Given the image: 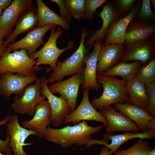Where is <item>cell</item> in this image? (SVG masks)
Segmentation results:
<instances>
[{"mask_svg": "<svg viewBox=\"0 0 155 155\" xmlns=\"http://www.w3.org/2000/svg\"><path fill=\"white\" fill-rule=\"evenodd\" d=\"M11 116L8 115L0 121V126L7 124L9 121ZM10 139L9 135L6 134L5 140H3L0 139V152L2 153L5 152L6 154L12 155L11 150L10 148L9 142Z\"/></svg>", "mask_w": 155, "mask_h": 155, "instance_id": "e575fe53", "label": "cell"}, {"mask_svg": "<svg viewBox=\"0 0 155 155\" xmlns=\"http://www.w3.org/2000/svg\"><path fill=\"white\" fill-rule=\"evenodd\" d=\"M19 20L15 29L5 41L7 46L13 42L19 34L35 28L37 25V11L30 7L23 13Z\"/></svg>", "mask_w": 155, "mask_h": 155, "instance_id": "d4e9b609", "label": "cell"}, {"mask_svg": "<svg viewBox=\"0 0 155 155\" xmlns=\"http://www.w3.org/2000/svg\"><path fill=\"white\" fill-rule=\"evenodd\" d=\"M151 3L154 9V12L155 11V0H151Z\"/></svg>", "mask_w": 155, "mask_h": 155, "instance_id": "b9f144b4", "label": "cell"}, {"mask_svg": "<svg viewBox=\"0 0 155 155\" xmlns=\"http://www.w3.org/2000/svg\"><path fill=\"white\" fill-rule=\"evenodd\" d=\"M98 16L102 20V24L98 30L91 31L88 34L84 42L85 46L87 47L100 39H104L105 35L110 26L117 19L122 17L121 13L113 3L108 2L106 3Z\"/></svg>", "mask_w": 155, "mask_h": 155, "instance_id": "ac0fdd59", "label": "cell"}, {"mask_svg": "<svg viewBox=\"0 0 155 155\" xmlns=\"http://www.w3.org/2000/svg\"><path fill=\"white\" fill-rule=\"evenodd\" d=\"M109 152V150L105 146L101 148V151L99 155H112Z\"/></svg>", "mask_w": 155, "mask_h": 155, "instance_id": "ab89813d", "label": "cell"}, {"mask_svg": "<svg viewBox=\"0 0 155 155\" xmlns=\"http://www.w3.org/2000/svg\"><path fill=\"white\" fill-rule=\"evenodd\" d=\"M148 155H155V149H153L150 152Z\"/></svg>", "mask_w": 155, "mask_h": 155, "instance_id": "60d3db41", "label": "cell"}, {"mask_svg": "<svg viewBox=\"0 0 155 155\" xmlns=\"http://www.w3.org/2000/svg\"><path fill=\"white\" fill-rule=\"evenodd\" d=\"M103 127L102 125L95 127L89 126L86 121L60 129L48 127L44 138L64 148L74 144L85 145L86 146L92 139L91 135L99 132Z\"/></svg>", "mask_w": 155, "mask_h": 155, "instance_id": "6da1fadb", "label": "cell"}, {"mask_svg": "<svg viewBox=\"0 0 155 155\" xmlns=\"http://www.w3.org/2000/svg\"><path fill=\"white\" fill-rule=\"evenodd\" d=\"M114 107L135 123L143 133L149 130L155 131V118L146 110L127 102L114 104Z\"/></svg>", "mask_w": 155, "mask_h": 155, "instance_id": "9a60e30c", "label": "cell"}, {"mask_svg": "<svg viewBox=\"0 0 155 155\" xmlns=\"http://www.w3.org/2000/svg\"><path fill=\"white\" fill-rule=\"evenodd\" d=\"M105 139L111 141L110 144H107L106 146L110 153L112 154L117 151L120 146L126 142L134 138L149 139L155 138V131L149 130L144 133H135L126 132L121 134L113 135L106 133L103 135Z\"/></svg>", "mask_w": 155, "mask_h": 155, "instance_id": "484cf974", "label": "cell"}, {"mask_svg": "<svg viewBox=\"0 0 155 155\" xmlns=\"http://www.w3.org/2000/svg\"><path fill=\"white\" fill-rule=\"evenodd\" d=\"M4 38L0 34V58L7 48L5 41L3 40Z\"/></svg>", "mask_w": 155, "mask_h": 155, "instance_id": "74e56055", "label": "cell"}, {"mask_svg": "<svg viewBox=\"0 0 155 155\" xmlns=\"http://www.w3.org/2000/svg\"><path fill=\"white\" fill-rule=\"evenodd\" d=\"M155 34L154 22H142L134 18L126 30L124 44L127 45L138 41L153 38Z\"/></svg>", "mask_w": 155, "mask_h": 155, "instance_id": "7402d4cb", "label": "cell"}, {"mask_svg": "<svg viewBox=\"0 0 155 155\" xmlns=\"http://www.w3.org/2000/svg\"><path fill=\"white\" fill-rule=\"evenodd\" d=\"M148 96V103L146 111L155 118V81L146 87Z\"/></svg>", "mask_w": 155, "mask_h": 155, "instance_id": "d6a6232c", "label": "cell"}, {"mask_svg": "<svg viewBox=\"0 0 155 155\" xmlns=\"http://www.w3.org/2000/svg\"><path fill=\"white\" fill-rule=\"evenodd\" d=\"M84 74L77 73L63 81L55 82L48 86L53 94L58 93L64 97L69 103L72 111L75 109L81 85L84 82Z\"/></svg>", "mask_w": 155, "mask_h": 155, "instance_id": "30bf717a", "label": "cell"}, {"mask_svg": "<svg viewBox=\"0 0 155 155\" xmlns=\"http://www.w3.org/2000/svg\"><path fill=\"white\" fill-rule=\"evenodd\" d=\"M36 60L30 58L24 49L11 53L7 47L0 58V75L5 72L26 76L36 75Z\"/></svg>", "mask_w": 155, "mask_h": 155, "instance_id": "277c9868", "label": "cell"}, {"mask_svg": "<svg viewBox=\"0 0 155 155\" xmlns=\"http://www.w3.org/2000/svg\"><path fill=\"white\" fill-rule=\"evenodd\" d=\"M0 155H7V154H3L1 153L0 152Z\"/></svg>", "mask_w": 155, "mask_h": 155, "instance_id": "ee69618b", "label": "cell"}, {"mask_svg": "<svg viewBox=\"0 0 155 155\" xmlns=\"http://www.w3.org/2000/svg\"><path fill=\"white\" fill-rule=\"evenodd\" d=\"M67 8L72 17L76 20L82 18L84 14L86 0H63Z\"/></svg>", "mask_w": 155, "mask_h": 155, "instance_id": "f546056e", "label": "cell"}, {"mask_svg": "<svg viewBox=\"0 0 155 155\" xmlns=\"http://www.w3.org/2000/svg\"><path fill=\"white\" fill-rule=\"evenodd\" d=\"M137 1L136 0H117L113 2L121 13L122 17H124L129 13V11Z\"/></svg>", "mask_w": 155, "mask_h": 155, "instance_id": "836d02e7", "label": "cell"}, {"mask_svg": "<svg viewBox=\"0 0 155 155\" xmlns=\"http://www.w3.org/2000/svg\"><path fill=\"white\" fill-rule=\"evenodd\" d=\"M81 40L80 45L75 51L70 56L62 62L57 61L56 68L49 74L47 79L51 84L61 81L66 76L77 73H84L85 59L89 50L94 46V42L86 48L84 46L85 38L88 34V29L81 26Z\"/></svg>", "mask_w": 155, "mask_h": 155, "instance_id": "7a4b0ae2", "label": "cell"}, {"mask_svg": "<svg viewBox=\"0 0 155 155\" xmlns=\"http://www.w3.org/2000/svg\"><path fill=\"white\" fill-rule=\"evenodd\" d=\"M89 91L88 89L83 90V96L80 104L77 108L67 116L64 122L65 124L71 123L75 125L83 121L92 120L101 122L106 127L107 125L108 121L106 119L96 110L90 102Z\"/></svg>", "mask_w": 155, "mask_h": 155, "instance_id": "9c48e42d", "label": "cell"}, {"mask_svg": "<svg viewBox=\"0 0 155 155\" xmlns=\"http://www.w3.org/2000/svg\"><path fill=\"white\" fill-rule=\"evenodd\" d=\"M6 125L7 133L10 137L9 146L14 155H27L23 150V146L33 143H25V140L31 135L37 136L36 132L34 131L26 129L21 126L17 115L11 116L9 123Z\"/></svg>", "mask_w": 155, "mask_h": 155, "instance_id": "5bb4252c", "label": "cell"}, {"mask_svg": "<svg viewBox=\"0 0 155 155\" xmlns=\"http://www.w3.org/2000/svg\"><path fill=\"white\" fill-rule=\"evenodd\" d=\"M99 112L108 121L105 129L106 133L112 134L118 131L140 133V129L135 123L111 106L100 110Z\"/></svg>", "mask_w": 155, "mask_h": 155, "instance_id": "2e32d148", "label": "cell"}, {"mask_svg": "<svg viewBox=\"0 0 155 155\" xmlns=\"http://www.w3.org/2000/svg\"><path fill=\"white\" fill-rule=\"evenodd\" d=\"M51 110L48 101L45 100L38 104L35 108L34 114L30 120L22 122V127L35 131L39 138H44L47 127L51 123Z\"/></svg>", "mask_w": 155, "mask_h": 155, "instance_id": "d6986e66", "label": "cell"}, {"mask_svg": "<svg viewBox=\"0 0 155 155\" xmlns=\"http://www.w3.org/2000/svg\"><path fill=\"white\" fill-rule=\"evenodd\" d=\"M35 82L26 88L22 96L14 97L11 108L16 113L33 116L36 106L46 100V97L41 95L40 78H38Z\"/></svg>", "mask_w": 155, "mask_h": 155, "instance_id": "8992f818", "label": "cell"}, {"mask_svg": "<svg viewBox=\"0 0 155 155\" xmlns=\"http://www.w3.org/2000/svg\"><path fill=\"white\" fill-rule=\"evenodd\" d=\"M36 2L38 6V27L48 25H57L66 31L69 30L70 26L65 19L50 9L42 0H36Z\"/></svg>", "mask_w": 155, "mask_h": 155, "instance_id": "603a6c76", "label": "cell"}, {"mask_svg": "<svg viewBox=\"0 0 155 155\" xmlns=\"http://www.w3.org/2000/svg\"><path fill=\"white\" fill-rule=\"evenodd\" d=\"M155 55L154 38H149L125 45L121 62L139 61L145 66L155 58Z\"/></svg>", "mask_w": 155, "mask_h": 155, "instance_id": "8fae6325", "label": "cell"}, {"mask_svg": "<svg viewBox=\"0 0 155 155\" xmlns=\"http://www.w3.org/2000/svg\"><path fill=\"white\" fill-rule=\"evenodd\" d=\"M108 140L105 139L100 140L92 139L90 140L86 147L87 148H90L92 145L95 144L103 145L105 146L106 145L108 144Z\"/></svg>", "mask_w": 155, "mask_h": 155, "instance_id": "8d00e7d4", "label": "cell"}, {"mask_svg": "<svg viewBox=\"0 0 155 155\" xmlns=\"http://www.w3.org/2000/svg\"><path fill=\"white\" fill-rule=\"evenodd\" d=\"M104 40L100 39L95 41L93 50L86 57L84 80L82 85L83 90L88 89L97 90L100 86L97 81L96 68L99 52Z\"/></svg>", "mask_w": 155, "mask_h": 155, "instance_id": "44dd1931", "label": "cell"}, {"mask_svg": "<svg viewBox=\"0 0 155 155\" xmlns=\"http://www.w3.org/2000/svg\"><path fill=\"white\" fill-rule=\"evenodd\" d=\"M126 88L128 94L126 102L146 110L148 96L144 83L136 78L127 82Z\"/></svg>", "mask_w": 155, "mask_h": 155, "instance_id": "cb8c5ba5", "label": "cell"}, {"mask_svg": "<svg viewBox=\"0 0 155 155\" xmlns=\"http://www.w3.org/2000/svg\"><path fill=\"white\" fill-rule=\"evenodd\" d=\"M47 79L44 77L40 78V92L47 99L51 108V123L57 127L64 122L67 116L72 111L70 106L63 96L58 97L49 90Z\"/></svg>", "mask_w": 155, "mask_h": 155, "instance_id": "52a82bcc", "label": "cell"}, {"mask_svg": "<svg viewBox=\"0 0 155 155\" xmlns=\"http://www.w3.org/2000/svg\"><path fill=\"white\" fill-rule=\"evenodd\" d=\"M38 78L36 75L26 76L10 72L3 73L0 75V94L8 101L13 94L21 96L26 88Z\"/></svg>", "mask_w": 155, "mask_h": 155, "instance_id": "ba28073f", "label": "cell"}, {"mask_svg": "<svg viewBox=\"0 0 155 155\" xmlns=\"http://www.w3.org/2000/svg\"><path fill=\"white\" fill-rule=\"evenodd\" d=\"M143 66L139 61L130 63L121 62L101 75L105 76H118L128 81L136 77L137 72Z\"/></svg>", "mask_w": 155, "mask_h": 155, "instance_id": "4316f807", "label": "cell"}, {"mask_svg": "<svg viewBox=\"0 0 155 155\" xmlns=\"http://www.w3.org/2000/svg\"><path fill=\"white\" fill-rule=\"evenodd\" d=\"M55 26L54 25H48L35 28L21 40L9 43L7 48L11 52L19 49H25L29 56L35 53L40 45L44 44L43 38L45 34Z\"/></svg>", "mask_w": 155, "mask_h": 155, "instance_id": "e0dca14e", "label": "cell"}, {"mask_svg": "<svg viewBox=\"0 0 155 155\" xmlns=\"http://www.w3.org/2000/svg\"><path fill=\"white\" fill-rule=\"evenodd\" d=\"M125 46L124 43L102 44L98 56L97 75L101 74L121 62Z\"/></svg>", "mask_w": 155, "mask_h": 155, "instance_id": "ffe728a7", "label": "cell"}, {"mask_svg": "<svg viewBox=\"0 0 155 155\" xmlns=\"http://www.w3.org/2000/svg\"><path fill=\"white\" fill-rule=\"evenodd\" d=\"M136 19L142 22H154L155 19V13L153 12L151 8L150 0H142L141 6Z\"/></svg>", "mask_w": 155, "mask_h": 155, "instance_id": "4dcf8cb0", "label": "cell"}, {"mask_svg": "<svg viewBox=\"0 0 155 155\" xmlns=\"http://www.w3.org/2000/svg\"><path fill=\"white\" fill-rule=\"evenodd\" d=\"M135 78L143 82L146 87L155 81V58L140 69Z\"/></svg>", "mask_w": 155, "mask_h": 155, "instance_id": "f1b7e54d", "label": "cell"}, {"mask_svg": "<svg viewBox=\"0 0 155 155\" xmlns=\"http://www.w3.org/2000/svg\"><path fill=\"white\" fill-rule=\"evenodd\" d=\"M140 138L129 148L117 151L114 155H148L153 148H150L148 141Z\"/></svg>", "mask_w": 155, "mask_h": 155, "instance_id": "83f0119b", "label": "cell"}, {"mask_svg": "<svg viewBox=\"0 0 155 155\" xmlns=\"http://www.w3.org/2000/svg\"><path fill=\"white\" fill-rule=\"evenodd\" d=\"M11 0H0V9L5 10L11 4Z\"/></svg>", "mask_w": 155, "mask_h": 155, "instance_id": "f35d334b", "label": "cell"}, {"mask_svg": "<svg viewBox=\"0 0 155 155\" xmlns=\"http://www.w3.org/2000/svg\"><path fill=\"white\" fill-rule=\"evenodd\" d=\"M106 0H86V6L84 14L82 18L85 20H92L96 12L97 9L104 3Z\"/></svg>", "mask_w": 155, "mask_h": 155, "instance_id": "1f68e13d", "label": "cell"}, {"mask_svg": "<svg viewBox=\"0 0 155 155\" xmlns=\"http://www.w3.org/2000/svg\"><path fill=\"white\" fill-rule=\"evenodd\" d=\"M3 13V9H0V18Z\"/></svg>", "mask_w": 155, "mask_h": 155, "instance_id": "7bdbcfd3", "label": "cell"}, {"mask_svg": "<svg viewBox=\"0 0 155 155\" xmlns=\"http://www.w3.org/2000/svg\"><path fill=\"white\" fill-rule=\"evenodd\" d=\"M32 0H14L4 10L0 18V34L8 38L16 24L20 16L24 12L31 7Z\"/></svg>", "mask_w": 155, "mask_h": 155, "instance_id": "7c38bea8", "label": "cell"}, {"mask_svg": "<svg viewBox=\"0 0 155 155\" xmlns=\"http://www.w3.org/2000/svg\"><path fill=\"white\" fill-rule=\"evenodd\" d=\"M50 1L56 3L58 5L59 9L60 16L65 19L69 23H70L72 16L66 7L63 0H51Z\"/></svg>", "mask_w": 155, "mask_h": 155, "instance_id": "d590c367", "label": "cell"}, {"mask_svg": "<svg viewBox=\"0 0 155 155\" xmlns=\"http://www.w3.org/2000/svg\"><path fill=\"white\" fill-rule=\"evenodd\" d=\"M97 81L102 85L103 92L99 97L94 96L91 101L95 109L100 111L113 104L126 102L128 96L126 88L127 80L100 74L97 75Z\"/></svg>", "mask_w": 155, "mask_h": 155, "instance_id": "3957f363", "label": "cell"}, {"mask_svg": "<svg viewBox=\"0 0 155 155\" xmlns=\"http://www.w3.org/2000/svg\"><path fill=\"white\" fill-rule=\"evenodd\" d=\"M141 6V2H137L126 16L121 17L113 22L106 33L103 44L124 43L128 26L132 20L137 15Z\"/></svg>", "mask_w": 155, "mask_h": 155, "instance_id": "4fadbf2b", "label": "cell"}, {"mask_svg": "<svg viewBox=\"0 0 155 155\" xmlns=\"http://www.w3.org/2000/svg\"><path fill=\"white\" fill-rule=\"evenodd\" d=\"M51 30L49 37L43 46L38 51L29 56L33 59H37L36 60L35 67L38 71L41 69V68L39 66L42 65H48L50 66V68L46 70L47 72L52 69H55L57 67V59L61 54L74 47V41L70 40L68 42L66 48L61 49L58 48L57 46V41L63 32L60 28L58 27L56 29V26Z\"/></svg>", "mask_w": 155, "mask_h": 155, "instance_id": "5b68a950", "label": "cell"}]
</instances>
